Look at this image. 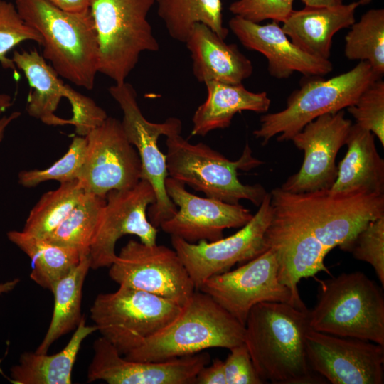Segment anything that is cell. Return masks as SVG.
Wrapping results in <instances>:
<instances>
[{"mask_svg":"<svg viewBox=\"0 0 384 384\" xmlns=\"http://www.w3.org/2000/svg\"><path fill=\"white\" fill-rule=\"evenodd\" d=\"M272 218L265 232L267 248L276 256L280 282L296 304L301 279L319 272L334 247L348 242L369 221L384 216V194L364 189L333 192L330 189L294 193L280 187L272 190Z\"/></svg>","mask_w":384,"mask_h":384,"instance_id":"obj_1","label":"cell"},{"mask_svg":"<svg viewBox=\"0 0 384 384\" xmlns=\"http://www.w3.org/2000/svg\"><path fill=\"white\" fill-rule=\"evenodd\" d=\"M245 328V343L264 383H322L311 369L306 355L309 309L286 302H260L249 311Z\"/></svg>","mask_w":384,"mask_h":384,"instance_id":"obj_2","label":"cell"},{"mask_svg":"<svg viewBox=\"0 0 384 384\" xmlns=\"http://www.w3.org/2000/svg\"><path fill=\"white\" fill-rule=\"evenodd\" d=\"M15 6L41 35L43 57L58 75L92 90L98 73V42L90 9L68 11L46 0H16Z\"/></svg>","mask_w":384,"mask_h":384,"instance_id":"obj_3","label":"cell"},{"mask_svg":"<svg viewBox=\"0 0 384 384\" xmlns=\"http://www.w3.org/2000/svg\"><path fill=\"white\" fill-rule=\"evenodd\" d=\"M245 328L212 297L200 290L161 331L125 356L137 361H164L207 348L230 349L245 343Z\"/></svg>","mask_w":384,"mask_h":384,"instance_id":"obj_4","label":"cell"},{"mask_svg":"<svg viewBox=\"0 0 384 384\" xmlns=\"http://www.w3.org/2000/svg\"><path fill=\"white\" fill-rule=\"evenodd\" d=\"M318 282L317 302L309 310L311 329L384 346V294L380 286L361 272Z\"/></svg>","mask_w":384,"mask_h":384,"instance_id":"obj_5","label":"cell"},{"mask_svg":"<svg viewBox=\"0 0 384 384\" xmlns=\"http://www.w3.org/2000/svg\"><path fill=\"white\" fill-rule=\"evenodd\" d=\"M166 144L169 176L208 198L231 204L247 200L259 206L267 193L262 185L243 184L238 178V170L250 171L262 164L252 156L247 143L235 161L203 143L191 144L181 134L166 137Z\"/></svg>","mask_w":384,"mask_h":384,"instance_id":"obj_6","label":"cell"},{"mask_svg":"<svg viewBox=\"0 0 384 384\" xmlns=\"http://www.w3.org/2000/svg\"><path fill=\"white\" fill-rule=\"evenodd\" d=\"M380 78L368 62L360 61L351 70L331 78L307 80L289 95L284 110L260 117L253 135L263 145L276 135L278 142L291 140L316 118L353 105L365 89Z\"/></svg>","mask_w":384,"mask_h":384,"instance_id":"obj_7","label":"cell"},{"mask_svg":"<svg viewBox=\"0 0 384 384\" xmlns=\"http://www.w3.org/2000/svg\"><path fill=\"white\" fill-rule=\"evenodd\" d=\"M155 0H92L90 6L98 42V73L121 84L144 51L159 44L147 16Z\"/></svg>","mask_w":384,"mask_h":384,"instance_id":"obj_8","label":"cell"},{"mask_svg":"<svg viewBox=\"0 0 384 384\" xmlns=\"http://www.w3.org/2000/svg\"><path fill=\"white\" fill-rule=\"evenodd\" d=\"M182 306L143 290L119 286L115 292L96 297L90 318L101 336L125 356L167 326Z\"/></svg>","mask_w":384,"mask_h":384,"instance_id":"obj_9","label":"cell"},{"mask_svg":"<svg viewBox=\"0 0 384 384\" xmlns=\"http://www.w3.org/2000/svg\"><path fill=\"white\" fill-rule=\"evenodd\" d=\"M108 91L122 109L123 130L139 156L141 179L147 181L154 190L156 202L149 207L147 215L150 223L159 228L176 213L177 207L166 193V159L159 148L158 140L162 135L181 134L182 122L176 117H169L161 123L147 120L137 103L136 90L128 82L112 85Z\"/></svg>","mask_w":384,"mask_h":384,"instance_id":"obj_10","label":"cell"},{"mask_svg":"<svg viewBox=\"0 0 384 384\" xmlns=\"http://www.w3.org/2000/svg\"><path fill=\"white\" fill-rule=\"evenodd\" d=\"M109 267L110 279L119 286L143 290L181 306L196 289L176 252L156 243L130 240Z\"/></svg>","mask_w":384,"mask_h":384,"instance_id":"obj_11","label":"cell"},{"mask_svg":"<svg viewBox=\"0 0 384 384\" xmlns=\"http://www.w3.org/2000/svg\"><path fill=\"white\" fill-rule=\"evenodd\" d=\"M272 218L270 194L243 227L227 238L191 243L171 236V244L185 266L196 289L210 277L228 272L235 264L246 262L267 250L265 232Z\"/></svg>","mask_w":384,"mask_h":384,"instance_id":"obj_12","label":"cell"},{"mask_svg":"<svg viewBox=\"0 0 384 384\" xmlns=\"http://www.w3.org/2000/svg\"><path fill=\"white\" fill-rule=\"evenodd\" d=\"M85 137V161L78 179L85 192L105 198L110 191L130 188L141 180L139 156L121 121L107 117Z\"/></svg>","mask_w":384,"mask_h":384,"instance_id":"obj_13","label":"cell"},{"mask_svg":"<svg viewBox=\"0 0 384 384\" xmlns=\"http://www.w3.org/2000/svg\"><path fill=\"white\" fill-rule=\"evenodd\" d=\"M198 290L212 297L244 326L250 309L260 302H286L303 309L280 282L277 260L270 249L233 270L210 277Z\"/></svg>","mask_w":384,"mask_h":384,"instance_id":"obj_14","label":"cell"},{"mask_svg":"<svg viewBox=\"0 0 384 384\" xmlns=\"http://www.w3.org/2000/svg\"><path fill=\"white\" fill-rule=\"evenodd\" d=\"M305 350L311 369L332 384L384 383V346L310 328Z\"/></svg>","mask_w":384,"mask_h":384,"instance_id":"obj_15","label":"cell"},{"mask_svg":"<svg viewBox=\"0 0 384 384\" xmlns=\"http://www.w3.org/2000/svg\"><path fill=\"white\" fill-rule=\"evenodd\" d=\"M106 203L90 250V268L109 267L114 261L115 245L125 235L137 236L148 245L156 243L158 230L147 219V210L156 202L151 185L141 179L125 190H112Z\"/></svg>","mask_w":384,"mask_h":384,"instance_id":"obj_16","label":"cell"},{"mask_svg":"<svg viewBox=\"0 0 384 384\" xmlns=\"http://www.w3.org/2000/svg\"><path fill=\"white\" fill-rule=\"evenodd\" d=\"M352 124L343 110L316 118L294 135L291 141L304 151V160L280 188L294 193L330 189L337 176V154L346 144Z\"/></svg>","mask_w":384,"mask_h":384,"instance_id":"obj_17","label":"cell"},{"mask_svg":"<svg viewBox=\"0 0 384 384\" xmlns=\"http://www.w3.org/2000/svg\"><path fill=\"white\" fill-rule=\"evenodd\" d=\"M93 356L87 368V382L109 384H196L200 370L210 361L207 352L164 361H137L126 358L102 336L93 343Z\"/></svg>","mask_w":384,"mask_h":384,"instance_id":"obj_18","label":"cell"},{"mask_svg":"<svg viewBox=\"0 0 384 384\" xmlns=\"http://www.w3.org/2000/svg\"><path fill=\"white\" fill-rule=\"evenodd\" d=\"M185 186L170 176L165 180L166 193L178 208L160 225L171 236L191 243L213 242L223 238L225 229L242 228L253 217L249 209L239 203L199 197L188 192Z\"/></svg>","mask_w":384,"mask_h":384,"instance_id":"obj_19","label":"cell"},{"mask_svg":"<svg viewBox=\"0 0 384 384\" xmlns=\"http://www.w3.org/2000/svg\"><path fill=\"white\" fill-rule=\"evenodd\" d=\"M228 24L245 47L265 56L273 78H288L294 72L306 77L322 76L333 70L329 60L311 56L295 46L276 21L261 25L235 16Z\"/></svg>","mask_w":384,"mask_h":384,"instance_id":"obj_20","label":"cell"},{"mask_svg":"<svg viewBox=\"0 0 384 384\" xmlns=\"http://www.w3.org/2000/svg\"><path fill=\"white\" fill-rule=\"evenodd\" d=\"M185 43L191 53L193 73L200 82L240 84L252 73V62L236 44L225 43L203 23L193 26Z\"/></svg>","mask_w":384,"mask_h":384,"instance_id":"obj_21","label":"cell"},{"mask_svg":"<svg viewBox=\"0 0 384 384\" xmlns=\"http://www.w3.org/2000/svg\"><path fill=\"white\" fill-rule=\"evenodd\" d=\"M356 1L335 7L306 6L293 10L282 28L291 41L307 54L329 60L332 38L356 21Z\"/></svg>","mask_w":384,"mask_h":384,"instance_id":"obj_22","label":"cell"},{"mask_svg":"<svg viewBox=\"0 0 384 384\" xmlns=\"http://www.w3.org/2000/svg\"><path fill=\"white\" fill-rule=\"evenodd\" d=\"M345 145L347 151L337 166V176L330 190L340 193L364 189L384 194V160L378 152L374 134L352 124Z\"/></svg>","mask_w":384,"mask_h":384,"instance_id":"obj_23","label":"cell"},{"mask_svg":"<svg viewBox=\"0 0 384 384\" xmlns=\"http://www.w3.org/2000/svg\"><path fill=\"white\" fill-rule=\"evenodd\" d=\"M11 60L24 73L31 88L26 108L28 114L48 125L68 124V119L58 117L55 112L61 98L69 100L76 90L59 78L36 49L14 50Z\"/></svg>","mask_w":384,"mask_h":384,"instance_id":"obj_24","label":"cell"},{"mask_svg":"<svg viewBox=\"0 0 384 384\" xmlns=\"http://www.w3.org/2000/svg\"><path fill=\"white\" fill-rule=\"evenodd\" d=\"M205 85L207 98L193 116V136H205L213 130L228 127L238 112L266 113L270 109L271 100L266 92H250L242 83L209 81Z\"/></svg>","mask_w":384,"mask_h":384,"instance_id":"obj_25","label":"cell"},{"mask_svg":"<svg viewBox=\"0 0 384 384\" xmlns=\"http://www.w3.org/2000/svg\"><path fill=\"white\" fill-rule=\"evenodd\" d=\"M96 331L95 324L86 325L84 317L60 351L53 355L36 351L22 353L18 363L10 368V381L14 384L72 383V371L81 345Z\"/></svg>","mask_w":384,"mask_h":384,"instance_id":"obj_26","label":"cell"},{"mask_svg":"<svg viewBox=\"0 0 384 384\" xmlns=\"http://www.w3.org/2000/svg\"><path fill=\"white\" fill-rule=\"evenodd\" d=\"M90 269V254L82 255L79 263L53 286L51 321L36 353H46L55 341L75 330L84 318L81 313L82 287Z\"/></svg>","mask_w":384,"mask_h":384,"instance_id":"obj_27","label":"cell"},{"mask_svg":"<svg viewBox=\"0 0 384 384\" xmlns=\"http://www.w3.org/2000/svg\"><path fill=\"white\" fill-rule=\"evenodd\" d=\"M6 235L31 259V279L50 292L55 284L79 263L82 257L75 248L53 245L22 230H11Z\"/></svg>","mask_w":384,"mask_h":384,"instance_id":"obj_28","label":"cell"},{"mask_svg":"<svg viewBox=\"0 0 384 384\" xmlns=\"http://www.w3.org/2000/svg\"><path fill=\"white\" fill-rule=\"evenodd\" d=\"M155 3L169 34L181 43H186L197 23L205 24L224 40L228 35V29L223 26L221 0H155Z\"/></svg>","mask_w":384,"mask_h":384,"instance_id":"obj_29","label":"cell"},{"mask_svg":"<svg viewBox=\"0 0 384 384\" xmlns=\"http://www.w3.org/2000/svg\"><path fill=\"white\" fill-rule=\"evenodd\" d=\"M105 203V198L85 192L68 215L44 239L53 245L75 248L82 255L90 254Z\"/></svg>","mask_w":384,"mask_h":384,"instance_id":"obj_30","label":"cell"},{"mask_svg":"<svg viewBox=\"0 0 384 384\" xmlns=\"http://www.w3.org/2000/svg\"><path fill=\"white\" fill-rule=\"evenodd\" d=\"M85 193L78 180L43 193L30 210L23 232L46 238L68 215Z\"/></svg>","mask_w":384,"mask_h":384,"instance_id":"obj_31","label":"cell"},{"mask_svg":"<svg viewBox=\"0 0 384 384\" xmlns=\"http://www.w3.org/2000/svg\"><path fill=\"white\" fill-rule=\"evenodd\" d=\"M345 56L368 62L379 75L384 73V9H372L351 26L345 37Z\"/></svg>","mask_w":384,"mask_h":384,"instance_id":"obj_32","label":"cell"},{"mask_svg":"<svg viewBox=\"0 0 384 384\" xmlns=\"http://www.w3.org/2000/svg\"><path fill=\"white\" fill-rule=\"evenodd\" d=\"M86 148V137H75L67 152L49 167L20 171L19 184L25 188H33L48 181L63 183L78 180L83 166Z\"/></svg>","mask_w":384,"mask_h":384,"instance_id":"obj_33","label":"cell"},{"mask_svg":"<svg viewBox=\"0 0 384 384\" xmlns=\"http://www.w3.org/2000/svg\"><path fill=\"white\" fill-rule=\"evenodd\" d=\"M341 250L370 264L384 286V216L369 221Z\"/></svg>","mask_w":384,"mask_h":384,"instance_id":"obj_34","label":"cell"},{"mask_svg":"<svg viewBox=\"0 0 384 384\" xmlns=\"http://www.w3.org/2000/svg\"><path fill=\"white\" fill-rule=\"evenodd\" d=\"M25 41H33L41 45L42 38L23 20L14 4L0 0V63L4 69L16 73L15 64L6 55Z\"/></svg>","mask_w":384,"mask_h":384,"instance_id":"obj_35","label":"cell"},{"mask_svg":"<svg viewBox=\"0 0 384 384\" xmlns=\"http://www.w3.org/2000/svg\"><path fill=\"white\" fill-rule=\"evenodd\" d=\"M346 109L356 124L372 132L384 146V82L371 83Z\"/></svg>","mask_w":384,"mask_h":384,"instance_id":"obj_36","label":"cell"},{"mask_svg":"<svg viewBox=\"0 0 384 384\" xmlns=\"http://www.w3.org/2000/svg\"><path fill=\"white\" fill-rule=\"evenodd\" d=\"M294 0H236L229 6L235 16L257 23L271 19L283 23L293 9Z\"/></svg>","mask_w":384,"mask_h":384,"instance_id":"obj_37","label":"cell"},{"mask_svg":"<svg viewBox=\"0 0 384 384\" xmlns=\"http://www.w3.org/2000/svg\"><path fill=\"white\" fill-rule=\"evenodd\" d=\"M230 351L224 361L226 384L264 383L255 370L245 343L230 348Z\"/></svg>","mask_w":384,"mask_h":384,"instance_id":"obj_38","label":"cell"},{"mask_svg":"<svg viewBox=\"0 0 384 384\" xmlns=\"http://www.w3.org/2000/svg\"><path fill=\"white\" fill-rule=\"evenodd\" d=\"M196 384H226L224 361L217 358L203 367L196 375Z\"/></svg>","mask_w":384,"mask_h":384,"instance_id":"obj_39","label":"cell"},{"mask_svg":"<svg viewBox=\"0 0 384 384\" xmlns=\"http://www.w3.org/2000/svg\"><path fill=\"white\" fill-rule=\"evenodd\" d=\"M68 11L80 12L90 9L92 0H46Z\"/></svg>","mask_w":384,"mask_h":384,"instance_id":"obj_40","label":"cell"},{"mask_svg":"<svg viewBox=\"0 0 384 384\" xmlns=\"http://www.w3.org/2000/svg\"><path fill=\"white\" fill-rule=\"evenodd\" d=\"M306 6L335 7L343 4V0H301Z\"/></svg>","mask_w":384,"mask_h":384,"instance_id":"obj_41","label":"cell"},{"mask_svg":"<svg viewBox=\"0 0 384 384\" xmlns=\"http://www.w3.org/2000/svg\"><path fill=\"white\" fill-rule=\"evenodd\" d=\"M21 116V112L16 111L8 116L0 117V143L3 140L4 134L8 126Z\"/></svg>","mask_w":384,"mask_h":384,"instance_id":"obj_42","label":"cell"},{"mask_svg":"<svg viewBox=\"0 0 384 384\" xmlns=\"http://www.w3.org/2000/svg\"><path fill=\"white\" fill-rule=\"evenodd\" d=\"M13 104L11 97L5 93H0V116Z\"/></svg>","mask_w":384,"mask_h":384,"instance_id":"obj_43","label":"cell"},{"mask_svg":"<svg viewBox=\"0 0 384 384\" xmlns=\"http://www.w3.org/2000/svg\"><path fill=\"white\" fill-rule=\"evenodd\" d=\"M18 282V279H16L14 280H11L2 284H0V295L3 293H6L11 290H12L14 287L17 284Z\"/></svg>","mask_w":384,"mask_h":384,"instance_id":"obj_44","label":"cell"},{"mask_svg":"<svg viewBox=\"0 0 384 384\" xmlns=\"http://www.w3.org/2000/svg\"><path fill=\"white\" fill-rule=\"evenodd\" d=\"M360 4L367 5L371 2L372 0H354Z\"/></svg>","mask_w":384,"mask_h":384,"instance_id":"obj_45","label":"cell"},{"mask_svg":"<svg viewBox=\"0 0 384 384\" xmlns=\"http://www.w3.org/2000/svg\"><path fill=\"white\" fill-rule=\"evenodd\" d=\"M0 362H1V360H0ZM0 372H1V368H0Z\"/></svg>","mask_w":384,"mask_h":384,"instance_id":"obj_46","label":"cell"}]
</instances>
